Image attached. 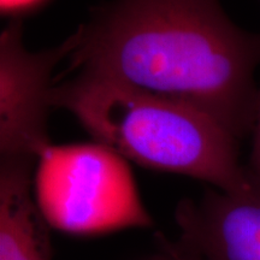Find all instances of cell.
<instances>
[{
	"instance_id": "cell-1",
	"label": "cell",
	"mask_w": 260,
	"mask_h": 260,
	"mask_svg": "<svg viewBox=\"0 0 260 260\" xmlns=\"http://www.w3.org/2000/svg\"><path fill=\"white\" fill-rule=\"evenodd\" d=\"M75 34L69 70L194 107L239 140L253 132L260 34L234 24L219 0H116Z\"/></svg>"
},
{
	"instance_id": "cell-4",
	"label": "cell",
	"mask_w": 260,
	"mask_h": 260,
	"mask_svg": "<svg viewBox=\"0 0 260 260\" xmlns=\"http://www.w3.org/2000/svg\"><path fill=\"white\" fill-rule=\"evenodd\" d=\"M76 45L73 34L59 46L30 52L22 19H12L0 37V155L39 158L50 140L46 122L52 73Z\"/></svg>"
},
{
	"instance_id": "cell-3",
	"label": "cell",
	"mask_w": 260,
	"mask_h": 260,
	"mask_svg": "<svg viewBox=\"0 0 260 260\" xmlns=\"http://www.w3.org/2000/svg\"><path fill=\"white\" fill-rule=\"evenodd\" d=\"M32 187L47 223L59 232L95 235L153 225L128 160L99 142L47 145Z\"/></svg>"
},
{
	"instance_id": "cell-6",
	"label": "cell",
	"mask_w": 260,
	"mask_h": 260,
	"mask_svg": "<svg viewBox=\"0 0 260 260\" xmlns=\"http://www.w3.org/2000/svg\"><path fill=\"white\" fill-rule=\"evenodd\" d=\"M38 160L0 155V260H52L51 226L32 187Z\"/></svg>"
},
{
	"instance_id": "cell-2",
	"label": "cell",
	"mask_w": 260,
	"mask_h": 260,
	"mask_svg": "<svg viewBox=\"0 0 260 260\" xmlns=\"http://www.w3.org/2000/svg\"><path fill=\"white\" fill-rule=\"evenodd\" d=\"M50 103L76 117L96 142L145 168L223 191L251 180V169L240 164L239 139L194 107L88 73L52 87Z\"/></svg>"
},
{
	"instance_id": "cell-7",
	"label": "cell",
	"mask_w": 260,
	"mask_h": 260,
	"mask_svg": "<svg viewBox=\"0 0 260 260\" xmlns=\"http://www.w3.org/2000/svg\"><path fill=\"white\" fill-rule=\"evenodd\" d=\"M155 241L159 252L151 256L149 260H204L201 256L184 247L180 241H170L161 235H158Z\"/></svg>"
},
{
	"instance_id": "cell-8",
	"label": "cell",
	"mask_w": 260,
	"mask_h": 260,
	"mask_svg": "<svg viewBox=\"0 0 260 260\" xmlns=\"http://www.w3.org/2000/svg\"><path fill=\"white\" fill-rule=\"evenodd\" d=\"M46 0H0L2 14L12 16V19H21V16L32 11L44 4Z\"/></svg>"
},
{
	"instance_id": "cell-9",
	"label": "cell",
	"mask_w": 260,
	"mask_h": 260,
	"mask_svg": "<svg viewBox=\"0 0 260 260\" xmlns=\"http://www.w3.org/2000/svg\"><path fill=\"white\" fill-rule=\"evenodd\" d=\"M254 140H253V149L251 157V167L249 169L254 172L256 176L260 177V92L258 99V107H256V117L254 128Z\"/></svg>"
},
{
	"instance_id": "cell-5",
	"label": "cell",
	"mask_w": 260,
	"mask_h": 260,
	"mask_svg": "<svg viewBox=\"0 0 260 260\" xmlns=\"http://www.w3.org/2000/svg\"><path fill=\"white\" fill-rule=\"evenodd\" d=\"M175 216L178 241L204 260H260V177L253 171L240 189L182 200Z\"/></svg>"
}]
</instances>
